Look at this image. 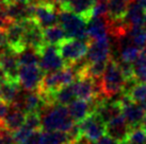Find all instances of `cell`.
Wrapping results in <instances>:
<instances>
[{
	"mask_svg": "<svg viewBox=\"0 0 146 144\" xmlns=\"http://www.w3.org/2000/svg\"><path fill=\"white\" fill-rule=\"evenodd\" d=\"M40 116L42 120V127L45 130H60L68 132L75 125V121L70 117L68 108L65 105H47L43 108Z\"/></svg>",
	"mask_w": 146,
	"mask_h": 144,
	"instance_id": "1",
	"label": "cell"
},
{
	"mask_svg": "<svg viewBox=\"0 0 146 144\" xmlns=\"http://www.w3.org/2000/svg\"><path fill=\"white\" fill-rule=\"evenodd\" d=\"M127 82L128 81L125 77L119 63L111 57L99 82L102 96L111 99V96L124 92Z\"/></svg>",
	"mask_w": 146,
	"mask_h": 144,
	"instance_id": "2",
	"label": "cell"
},
{
	"mask_svg": "<svg viewBox=\"0 0 146 144\" xmlns=\"http://www.w3.org/2000/svg\"><path fill=\"white\" fill-rule=\"evenodd\" d=\"M78 79V73L73 65L66 66L58 71L47 72L42 80L38 91L44 96H50L64 86L73 84Z\"/></svg>",
	"mask_w": 146,
	"mask_h": 144,
	"instance_id": "3",
	"label": "cell"
},
{
	"mask_svg": "<svg viewBox=\"0 0 146 144\" xmlns=\"http://www.w3.org/2000/svg\"><path fill=\"white\" fill-rule=\"evenodd\" d=\"M59 24L65 31L67 38H79L88 40L89 36L86 33L88 21L83 17L66 10H60L59 12Z\"/></svg>",
	"mask_w": 146,
	"mask_h": 144,
	"instance_id": "4",
	"label": "cell"
},
{
	"mask_svg": "<svg viewBox=\"0 0 146 144\" xmlns=\"http://www.w3.org/2000/svg\"><path fill=\"white\" fill-rule=\"evenodd\" d=\"M89 47L90 44L88 40L79 38H65L58 45L59 52L67 66L76 64L85 57L89 51Z\"/></svg>",
	"mask_w": 146,
	"mask_h": 144,
	"instance_id": "5",
	"label": "cell"
},
{
	"mask_svg": "<svg viewBox=\"0 0 146 144\" xmlns=\"http://www.w3.org/2000/svg\"><path fill=\"white\" fill-rule=\"evenodd\" d=\"M38 55H40L38 65L44 73L58 71L67 66L59 52L58 45L45 44L44 47L38 51Z\"/></svg>",
	"mask_w": 146,
	"mask_h": 144,
	"instance_id": "6",
	"label": "cell"
},
{
	"mask_svg": "<svg viewBox=\"0 0 146 144\" xmlns=\"http://www.w3.org/2000/svg\"><path fill=\"white\" fill-rule=\"evenodd\" d=\"M43 70L40 65H19L18 82L19 85L29 91L38 90L43 80Z\"/></svg>",
	"mask_w": 146,
	"mask_h": 144,
	"instance_id": "7",
	"label": "cell"
},
{
	"mask_svg": "<svg viewBox=\"0 0 146 144\" xmlns=\"http://www.w3.org/2000/svg\"><path fill=\"white\" fill-rule=\"evenodd\" d=\"M121 103H122V113L125 117L130 128L141 126L146 113L145 108L140 103L132 101L126 94H124V96L121 99Z\"/></svg>",
	"mask_w": 146,
	"mask_h": 144,
	"instance_id": "8",
	"label": "cell"
},
{
	"mask_svg": "<svg viewBox=\"0 0 146 144\" xmlns=\"http://www.w3.org/2000/svg\"><path fill=\"white\" fill-rule=\"evenodd\" d=\"M76 98L84 101H95L102 96L99 85L96 81L89 76H80L73 83Z\"/></svg>",
	"mask_w": 146,
	"mask_h": 144,
	"instance_id": "9",
	"label": "cell"
},
{
	"mask_svg": "<svg viewBox=\"0 0 146 144\" xmlns=\"http://www.w3.org/2000/svg\"><path fill=\"white\" fill-rule=\"evenodd\" d=\"M33 18L42 28H48L59 21V12L56 10V5L51 1H44L34 4Z\"/></svg>",
	"mask_w": 146,
	"mask_h": 144,
	"instance_id": "10",
	"label": "cell"
},
{
	"mask_svg": "<svg viewBox=\"0 0 146 144\" xmlns=\"http://www.w3.org/2000/svg\"><path fill=\"white\" fill-rule=\"evenodd\" d=\"M78 124L82 135L92 142H96L104 135H106V123L95 112L91 113Z\"/></svg>",
	"mask_w": 146,
	"mask_h": 144,
	"instance_id": "11",
	"label": "cell"
},
{
	"mask_svg": "<svg viewBox=\"0 0 146 144\" xmlns=\"http://www.w3.org/2000/svg\"><path fill=\"white\" fill-rule=\"evenodd\" d=\"M0 70L2 71L5 79L18 82V54L10 47L0 51Z\"/></svg>",
	"mask_w": 146,
	"mask_h": 144,
	"instance_id": "12",
	"label": "cell"
},
{
	"mask_svg": "<svg viewBox=\"0 0 146 144\" xmlns=\"http://www.w3.org/2000/svg\"><path fill=\"white\" fill-rule=\"evenodd\" d=\"M25 24L24 21H14L5 30L9 47L16 53L21 52L27 48L25 44Z\"/></svg>",
	"mask_w": 146,
	"mask_h": 144,
	"instance_id": "13",
	"label": "cell"
},
{
	"mask_svg": "<svg viewBox=\"0 0 146 144\" xmlns=\"http://www.w3.org/2000/svg\"><path fill=\"white\" fill-rule=\"evenodd\" d=\"M111 58V44L109 37L105 39L94 40L90 44L86 54V62H107Z\"/></svg>",
	"mask_w": 146,
	"mask_h": 144,
	"instance_id": "14",
	"label": "cell"
},
{
	"mask_svg": "<svg viewBox=\"0 0 146 144\" xmlns=\"http://www.w3.org/2000/svg\"><path fill=\"white\" fill-rule=\"evenodd\" d=\"M98 100V99H97ZM95 101H84V100H75L68 105V111L70 117L73 118L75 123H80L82 120H84L86 117H89L91 113L95 111L96 102Z\"/></svg>",
	"mask_w": 146,
	"mask_h": 144,
	"instance_id": "15",
	"label": "cell"
},
{
	"mask_svg": "<svg viewBox=\"0 0 146 144\" xmlns=\"http://www.w3.org/2000/svg\"><path fill=\"white\" fill-rule=\"evenodd\" d=\"M129 130L130 126L128 125L123 113L114 117L106 124V134L113 137L114 139H116L119 142H124L126 140Z\"/></svg>",
	"mask_w": 146,
	"mask_h": 144,
	"instance_id": "16",
	"label": "cell"
},
{
	"mask_svg": "<svg viewBox=\"0 0 146 144\" xmlns=\"http://www.w3.org/2000/svg\"><path fill=\"white\" fill-rule=\"evenodd\" d=\"M96 2L97 0H67L60 7V9L70 11L89 21L92 18V12Z\"/></svg>",
	"mask_w": 146,
	"mask_h": 144,
	"instance_id": "17",
	"label": "cell"
},
{
	"mask_svg": "<svg viewBox=\"0 0 146 144\" xmlns=\"http://www.w3.org/2000/svg\"><path fill=\"white\" fill-rule=\"evenodd\" d=\"M110 32L109 22L106 17L92 18L88 21L86 24V33L91 41L100 40L108 38V34Z\"/></svg>",
	"mask_w": 146,
	"mask_h": 144,
	"instance_id": "18",
	"label": "cell"
},
{
	"mask_svg": "<svg viewBox=\"0 0 146 144\" xmlns=\"http://www.w3.org/2000/svg\"><path fill=\"white\" fill-rule=\"evenodd\" d=\"M123 22L127 28L145 27L146 26V10L142 8L138 2H132L126 13Z\"/></svg>",
	"mask_w": 146,
	"mask_h": 144,
	"instance_id": "19",
	"label": "cell"
},
{
	"mask_svg": "<svg viewBox=\"0 0 146 144\" xmlns=\"http://www.w3.org/2000/svg\"><path fill=\"white\" fill-rule=\"evenodd\" d=\"M133 0H108L107 20L109 24L122 21Z\"/></svg>",
	"mask_w": 146,
	"mask_h": 144,
	"instance_id": "20",
	"label": "cell"
},
{
	"mask_svg": "<svg viewBox=\"0 0 146 144\" xmlns=\"http://www.w3.org/2000/svg\"><path fill=\"white\" fill-rule=\"evenodd\" d=\"M26 116H27L26 112L14 106H11V108L3 117V119L0 121V126H2L10 132H15L24 125Z\"/></svg>",
	"mask_w": 146,
	"mask_h": 144,
	"instance_id": "21",
	"label": "cell"
},
{
	"mask_svg": "<svg viewBox=\"0 0 146 144\" xmlns=\"http://www.w3.org/2000/svg\"><path fill=\"white\" fill-rule=\"evenodd\" d=\"M21 92L19 82L8 79H0V101L7 105H12Z\"/></svg>",
	"mask_w": 146,
	"mask_h": 144,
	"instance_id": "22",
	"label": "cell"
},
{
	"mask_svg": "<svg viewBox=\"0 0 146 144\" xmlns=\"http://www.w3.org/2000/svg\"><path fill=\"white\" fill-rule=\"evenodd\" d=\"M41 144H67L70 143L68 132L60 130H44L40 135Z\"/></svg>",
	"mask_w": 146,
	"mask_h": 144,
	"instance_id": "23",
	"label": "cell"
},
{
	"mask_svg": "<svg viewBox=\"0 0 146 144\" xmlns=\"http://www.w3.org/2000/svg\"><path fill=\"white\" fill-rule=\"evenodd\" d=\"M65 38H67V35L60 24H53L51 27L45 28L44 39L46 44L59 45Z\"/></svg>",
	"mask_w": 146,
	"mask_h": 144,
	"instance_id": "24",
	"label": "cell"
},
{
	"mask_svg": "<svg viewBox=\"0 0 146 144\" xmlns=\"http://www.w3.org/2000/svg\"><path fill=\"white\" fill-rule=\"evenodd\" d=\"M133 80L137 83H146V48L141 51L138 60L132 64Z\"/></svg>",
	"mask_w": 146,
	"mask_h": 144,
	"instance_id": "25",
	"label": "cell"
},
{
	"mask_svg": "<svg viewBox=\"0 0 146 144\" xmlns=\"http://www.w3.org/2000/svg\"><path fill=\"white\" fill-rule=\"evenodd\" d=\"M127 38L130 44L143 50L146 48V28L145 27H135L130 28L127 32Z\"/></svg>",
	"mask_w": 146,
	"mask_h": 144,
	"instance_id": "26",
	"label": "cell"
},
{
	"mask_svg": "<svg viewBox=\"0 0 146 144\" xmlns=\"http://www.w3.org/2000/svg\"><path fill=\"white\" fill-rule=\"evenodd\" d=\"M141 51H142L141 49H139L138 47H135L133 45H125L121 49V53H119L121 60L119 62L127 63V64H133L140 56Z\"/></svg>",
	"mask_w": 146,
	"mask_h": 144,
	"instance_id": "27",
	"label": "cell"
},
{
	"mask_svg": "<svg viewBox=\"0 0 146 144\" xmlns=\"http://www.w3.org/2000/svg\"><path fill=\"white\" fill-rule=\"evenodd\" d=\"M124 94L128 96L134 102H138L141 104L146 100V83H135Z\"/></svg>",
	"mask_w": 146,
	"mask_h": 144,
	"instance_id": "28",
	"label": "cell"
},
{
	"mask_svg": "<svg viewBox=\"0 0 146 144\" xmlns=\"http://www.w3.org/2000/svg\"><path fill=\"white\" fill-rule=\"evenodd\" d=\"M17 54L19 65H38L40 63L38 52L32 48H26Z\"/></svg>",
	"mask_w": 146,
	"mask_h": 144,
	"instance_id": "29",
	"label": "cell"
},
{
	"mask_svg": "<svg viewBox=\"0 0 146 144\" xmlns=\"http://www.w3.org/2000/svg\"><path fill=\"white\" fill-rule=\"evenodd\" d=\"M126 142L129 144H145L146 143V132L141 126L130 128L128 136L126 138Z\"/></svg>",
	"mask_w": 146,
	"mask_h": 144,
	"instance_id": "30",
	"label": "cell"
},
{
	"mask_svg": "<svg viewBox=\"0 0 146 144\" xmlns=\"http://www.w3.org/2000/svg\"><path fill=\"white\" fill-rule=\"evenodd\" d=\"M11 20L9 19V17L5 14L4 11V5L0 7V30H7L8 27L11 24Z\"/></svg>",
	"mask_w": 146,
	"mask_h": 144,
	"instance_id": "31",
	"label": "cell"
},
{
	"mask_svg": "<svg viewBox=\"0 0 146 144\" xmlns=\"http://www.w3.org/2000/svg\"><path fill=\"white\" fill-rule=\"evenodd\" d=\"M94 144H121V142L117 141L116 139H114L113 137L106 134L100 139H98L96 142H94Z\"/></svg>",
	"mask_w": 146,
	"mask_h": 144,
	"instance_id": "32",
	"label": "cell"
},
{
	"mask_svg": "<svg viewBox=\"0 0 146 144\" xmlns=\"http://www.w3.org/2000/svg\"><path fill=\"white\" fill-rule=\"evenodd\" d=\"M40 135H41V130L33 132L23 144H41V142H40Z\"/></svg>",
	"mask_w": 146,
	"mask_h": 144,
	"instance_id": "33",
	"label": "cell"
},
{
	"mask_svg": "<svg viewBox=\"0 0 146 144\" xmlns=\"http://www.w3.org/2000/svg\"><path fill=\"white\" fill-rule=\"evenodd\" d=\"M9 47L8 37H7V32L5 30H0V51L4 50Z\"/></svg>",
	"mask_w": 146,
	"mask_h": 144,
	"instance_id": "34",
	"label": "cell"
},
{
	"mask_svg": "<svg viewBox=\"0 0 146 144\" xmlns=\"http://www.w3.org/2000/svg\"><path fill=\"white\" fill-rule=\"evenodd\" d=\"M49 1H51L52 3H57V4H59V5L61 7L62 4L65 3V2L67 1V0H49Z\"/></svg>",
	"mask_w": 146,
	"mask_h": 144,
	"instance_id": "35",
	"label": "cell"
},
{
	"mask_svg": "<svg viewBox=\"0 0 146 144\" xmlns=\"http://www.w3.org/2000/svg\"><path fill=\"white\" fill-rule=\"evenodd\" d=\"M135 1H137L142 8H144L146 10V0H135Z\"/></svg>",
	"mask_w": 146,
	"mask_h": 144,
	"instance_id": "36",
	"label": "cell"
},
{
	"mask_svg": "<svg viewBox=\"0 0 146 144\" xmlns=\"http://www.w3.org/2000/svg\"><path fill=\"white\" fill-rule=\"evenodd\" d=\"M142 127L144 128V130H145V132H146V113H145V117H144V120H143Z\"/></svg>",
	"mask_w": 146,
	"mask_h": 144,
	"instance_id": "37",
	"label": "cell"
},
{
	"mask_svg": "<svg viewBox=\"0 0 146 144\" xmlns=\"http://www.w3.org/2000/svg\"><path fill=\"white\" fill-rule=\"evenodd\" d=\"M0 144H3V141H2V132H1V127H0Z\"/></svg>",
	"mask_w": 146,
	"mask_h": 144,
	"instance_id": "38",
	"label": "cell"
},
{
	"mask_svg": "<svg viewBox=\"0 0 146 144\" xmlns=\"http://www.w3.org/2000/svg\"><path fill=\"white\" fill-rule=\"evenodd\" d=\"M141 105H142L143 107L145 108V110H146V100L144 101V102H143V103H141Z\"/></svg>",
	"mask_w": 146,
	"mask_h": 144,
	"instance_id": "39",
	"label": "cell"
},
{
	"mask_svg": "<svg viewBox=\"0 0 146 144\" xmlns=\"http://www.w3.org/2000/svg\"><path fill=\"white\" fill-rule=\"evenodd\" d=\"M3 77H5V76L3 75V73H2V71L0 70V79H3Z\"/></svg>",
	"mask_w": 146,
	"mask_h": 144,
	"instance_id": "40",
	"label": "cell"
},
{
	"mask_svg": "<svg viewBox=\"0 0 146 144\" xmlns=\"http://www.w3.org/2000/svg\"><path fill=\"white\" fill-rule=\"evenodd\" d=\"M121 144H129L128 142H126V141H124V142H121Z\"/></svg>",
	"mask_w": 146,
	"mask_h": 144,
	"instance_id": "41",
	"label": "cell"
},
{
	"mask_svg": "<svg viewBox=\"0 0 146 144\" xmlns=\"http://www.w3.org/2000/svg\"><path fill=\"white\" fill-rule=\"evenodd\" d=\"M67 144H72V143H67Z\"/></svg>",
	"mask_w": 146,
	"mask_h": 144,
	"instance_id": "42",
	"label": "cell"
},
{
	"mask_svg": "<svg viewBox=\"0 0 146 144\" xmlns=\"http://www.w3.org/2000/svg\"><path fill=\"white\" fill-rule=\"evenodd\" d=\"M0 102H1V101H0Z\"/></svg>",
	"mask_w": 146,
	"mask_h": 144,
	"instance_id": "43",
	"label": "cell"
}]
</instances>
